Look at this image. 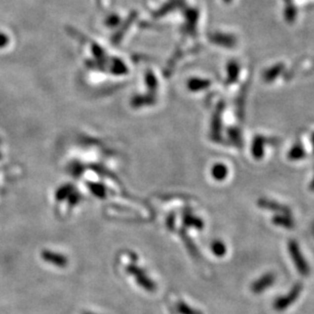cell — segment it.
Masks as SVG:
<instances>
[{"label":"cell","instance_id":"cell-1","mask_svg":"<svg viewBox=\"0 0 314 314\" xmlns=\"http://www.w3.org/2000/svg\"><path fill=\"white\" fill-rule=\"evenodd\" d=\"M288 248H289V252H290L291 258H292V260L294 262V265L296 266L297 271L299 272V274L302 275H305V276L308 275L309 272H310L309 265H308L306 259L304 258L302 252H301L299 245H298V243L296 241L291 240L289 242Z\"/></svg>","mask_w":314,"mask_h":314},{"label":"cell","instance_id":"cell-2","mask_svg":"<svg viewBox=\"0 0 314 314\" xmlns=\"http://www.w3.org/2000/svg\"><path fill=\"white\" fill-rule=\"evenodd\" d=\"M301 291H302V286L300 284L295 285L287 295L277 298V299L275 301L274 303L275 309L277 311H281L289 308L298 299V298H299Z\"/></svg>","mask_w":314,"mask_h":314},{"label":"cell","instance_id":"cell-3","mask_svg":"<svg viewBox=\"0 0 314 314\" xmlns=\"http://www.w3.org/2000/svg\"><path fill=\"white\" fill-rule=\"evenodd\" d=\"M128 273L135 276L137 284L140 285L144 290L148 292H154L156 290V286L154 282L145 275V273L142 270H140L139 268H137V266H134V265L129 266Z\"/></svg>","mask_w":314,"mask_h":314},{"label":"cell","instance_id":"cell-4","mask_svg":"<svg viewBox=\"0 0 314 314\" xmlns=\"http://www.w3.org/2000/svg\"><path fill=\"white\" fill-rule=\"evenodd\" d=\"M257 205L262 209L275 212L276 214H291V209L288 206L268 198H260L257 201Z\"/></svg>","mask_w":314,"mask_h":314},{"label":"cell","instance_id":"cell-5","mask_svg":"<svg viewBox=\"0 0 314 314\" xmlns=\"http://www.w3.org/2000/svg\"><path fill=\"white\" fill-rule=\"evenodd\" d=\"M270 141V138H266L261 135H257L253 138L252 143H251V154H252L254 159L260 160L263 158L265 153V146L266 144L271 143Z\"/></svg>","mask_w":314,"mask_h":314},{"label":"cell","instance_id":"cell-6","mask_svg":"<svg viewBox=\"0 0 314 314\" xmlns=\"http://www.w3.org/2000/svg\"><path fill=\"white\" fill-rule=\"evenodd\" d=\"M275 281V275L274 274H266L263 276L259 277L256 281L251 285V291L255 294L264 292L266 289L272 287Z\"/></svg>","mask_w":314,"mask_h":314},{"label":"cell","instance_id":"cell-7","mask_svg":"<svg viewBox=\"0 0 314 314\" xmlns=\"http://www.w3.org/2000/svg\"><path fill=\"white\" fill-rule=\"evenodd\" d=\"M285 65L284 64H276L269 69H266L262 74V80L265 83H272L284 73Z\"/></svg>","mask_w":314,"mask_h":314},{"label":"cell","instance_id":"cell-8","mask_svg":"<svg viewBox=\"0 0 314 314\" xmlns=\"http://www.w3.org/2000/svg\"><path fill=\"white\" fill-rule=\"evenodd\" d=\"M273 224L284 229H293L295 227L291 214H275L273 217Z\"/></svg>","mask_w":314,"mask_h":314},{"label":"cell","instance_id":"cell-9","mask_svg":"<svg viewBox=\"0 0 314 314\" xmlns=\"http://www.w3.org/2000/svg\"><path fill=\"white\" fill-rule=\"evenodd\" d=\"M287 156H288V159H290L292 161H298V160H301V159L305 158L306 152H305L304 147L301 144H295L291 147Z\"/></svg>","mask_w":314,"mask_h":314},{"label":"cell","instance_id":"cell-10","mask_svg":"<svg viewBox=\"0 0 314 314\" xmlns=\"http://www.w3.org/2000/svg\"><path fill=\"white\" fill-rule=\"evenodd\" d=\"M240 74V66L237 61H231L228 66V81L230 84L238 80Z\"/></svg>","mask_w":314,"mask_h":314},{"label":"cell","instance_id":"cell-11","mask_svg":"<svg viewBox=\"0 0 314 314\" xmlns=\"http://www.w3.org/2000/svg\"><path fill=\"white\" fill-rule=\"evenodd\" d=\"M43 257L46 261H48L52 264H55L57 266H60V268H64V266H66L68 264V260L61 255H57V254H54V253H51V252H44L43 253Z\"/></svg>","mask_w":314,"mask_h":314},{"label":"cell","instance_id":"cell-12","mask_svg":"<svg viewBox=\"0 0 314 314\" xmlns=\"http://www.w3.org/2000/svg\"><path fill=\"white\" fill-rule=\"evenodd\" d=\"M214 40L218 44L226 47H234L236 45V42H237L236 38L231 35H217V36H214Z\"/></svg>","mask_w":314,"mask_h":314},{"label":"cell","instance_id":"cell-13","mask_svg":"<svg viewBox=\"0 0 314 314\" xmlns=\"http://www.w3.org/2000/svg\"><path fill=\"white\" fill-rule=\"evenodd\" d=\"M229 135L231 137V140L232 142L238 147H242L243 145V140H242V135H241V132L239 129L237 128H232L230 131H229Z\"/></svg>","mask_w":314,"mask_h":314},{"label":"cell","instance_id":"cell-14","mask_svg":"<svg viewBox=\"0 0 314 314\" xmlns=\"http://www.w3.org/2000/svg\"><path fill=\"white\" fill-rule=\"evenodd\" d=\"M297 17V8L293 4V2L286 3V8H285V19L289 23H293Z\"/></svg>","mask_w":314,"mask_h":314},{"label":"cell","instance_id":"cell-15","mask_svg":"<svg viewBox=\"0 0 314 314\" xmlns=\"http://www.w3.org/2000/svg\"><path fill=\"white\" fill-rule=\"evenodd\" d=\"M212 176L217 180H224L228 176V168L224 164H216L212 169Z\"/></svg>","mask_w":314,"mask_h":314},{"label":"cell","instance_id":"cell-16","mask_svg":"<svg viewBox=\"0 0 314 314\" xmlns=\"http://www.w3.org/2000/svg\"><path fill=\"white\" fill-rule=\"evenodd\" d=\"M211 250H212V252H213L216 256H219V257L224 256V255L226 254V251H227L225 244H224L223 242H221V241L214 242V243L212 244Z\"/></svg>","mask_w":314,"mask_h":314},{"label":"cell","instance_id":"cell-17","mask_svg":"<svg viewBox=\"0 0 314 314\" xmlns=\"http://www.w3.org/2000/svg\"><path fill=\"white\" fill-rule=\"evenodd\" d=\"M178 311L181 314H202L201 311L190 307L189 305H187L184 302H180L178 304Z\"/></svg>","mask_w":314,"mask_h":314},{"label":"cell","instance_id":"cell-18","mask_svg":"<svg viewBox=\"0 0 314 314\" xmlns=\"http://www.w3.org/2000/svg\"><path fill=\"white\" fill-rule=\"evenodd\" d=\"M5 41H6V38L2 34H0V45H3Z\"/></svg>","mask_w":314,"mask_h":314},{"label":"cell","instance_id":"cell-19","mask_svg":"<svg viewBox=\"0 0 314 314\" xmlns=\"http://www.w3.org/2000/svg\"><path fill=\"white\" fill-rule=\"evenodd\" d=\"M309 189H310V191L314 192V178L312 179V181H311V183L309 185Z\"/></svg>","mask_w":314,"mask_h":314},{"label":"cell","instance_id":"cell-20","mask_svg":"<svg viewBox=\"0 0 314 314\" xmlns=\"http://www.w3.org/2000/svg\"><path fill=\"white\" fill-rule=\"evenodd\" d=\"M311 143H312V148H313V153H314V133L312 134V137H311Z\"/></svg>","mask_w":314,"mask_h":314},{"label":"cell","instance_id":"cell-21","mask_svg":"<svg viewBox=\"0 0 314 314\" xmlns=\"http://www.w3.org/2000/svg\"><path fill=\"white\" fill-rule=\"evenodd\" d=\"M83 314H95V313H92V312H84Z\"/></svg>","mask_w":314,"mask_h":314},{"label":"cell","instance_id":"cell-22","mask_svg":"<svg viewBox=\"0 0 314 314\" xmlns=\"http://www.w3.org/2000/svg\"><path fill=\"white\" fill-rule=\"evenodd\" d=\"M226 1H227V2H229V1H231V0H226Z\"/></svg>","mask_w":314,"mask_h":314}]
</instances>
